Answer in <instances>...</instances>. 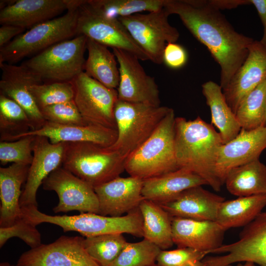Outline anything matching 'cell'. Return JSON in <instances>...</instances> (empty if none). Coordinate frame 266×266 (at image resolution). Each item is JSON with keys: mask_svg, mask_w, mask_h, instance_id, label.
Wrapping results in <instances>:
<instances>
[{"mask_svg": "<svg viewBox=\"0 0 266 266\" xmlns=\"http://www.w3.org/2000/svg\"><path fill=\"white\" fill-rule=\"evenodd\" d=\"M25 214L29 221L35 226L48 223L59 226L64 232H76L85 237L123 233L143 237V221L139 208L121 216L91 213L52 216L40 212L37 207L27 208Z\"/></svg>", "mask_w": 266, "mask_h": 266, "instance_id": "cell-4", "label": "cell"}, {"mask_svg": "<svg viewBox=\"0 0 266 266\" xmlns=\"http://www.w3.org/2000/svg\"><path fill=\"white\" fill-rule=\"evenodd\" d=\"M66 0H18L0 10V24L25 29L57 17L67 10Z\"/></svg>", "mask_w": 266, "mask_h": 266, "instance_id": "cell-24", "label": "cell"}, {"mask_svg": "<svg viewBox=\"0 0 266 266\" xmlns=\"http://www.w3.org/2000/svg\"><path fill=\"white\" fill-rule=\"evenodd\" d=\"M26 29L15 25L4 24L0 28V48L3 47L17 37Z\"/></svg>", "mask_w": 266, "mask_h": 266, "instance_id": "cell-43", "label": "cell"}, {"mask_svg": "<svg viewBox=\"0 0 266 266\" xmlns=\"http://www.w3.org/2000/svg\"><path fill=\"white\" fill-rule=\"evenodd\" d=\"M209 2L220 10L231 9L239 5L251 4L250 0H210Z\"/></svg>", "mask_w": 266, "mask_h": 266, "instance_id": "cell-45", "label": "cell"}, {"mask_svg": "<svg viewBox=\"0 0 266 266\" xmlns=\"http://www.w3.org/2000/svg\"><path fill=\"white\" fill-rule=\"evenodd\" d=\"M265 126H266V120H265Z\"/></svg>", "mask_w": 266, "mask_h": 266, "instance_id": "cell-50", "label": "cell"}, {"mask_svg": "<svg viewBox=\"0 0 266 266\" xmlns=\"http://www.w3.org/2000/svg\"><path fill=\"white\" fill-rule=\"evenodd\" d=\"M87 37L78 35L56 43L22 64L47 82H70L84 70Z\"/></svg>", "mask_w": 266, "mask_h": 266, "instance_id": "cell-8", "label": "cell"}, {"mask_svg": "<svg viewBox=\"0 0 266 266\" xmlns=\"http://www.w3.org/2000/svg\"><path fill=\"white\" fill-rule=\"evenodd\" d=\"M30 166L12 164L0 168V227H8L23 217L20 200Z\"/></svg>", "mask_w": 266, "mask_h": 266, "instance_id": "cell-25", "label": "cell"}, {"mask_svg": "<svg viewBox=\"0 0 266 266\" xmlns=\"http://www.w3.org/2000/svg\"><path fill=\"white\" fill-rule=\"evenodd\" d=\"M224 184L230 193L238 197L266 194V166L258 159L234 167Z\"/></svg>", "mask_w": 266, "mask_h": 266, "instance_id": "cell-28", "label": "cell"}, {"mask_svg": "<svg viewBox=\"0 0 266 266\" xmlns=\"http://www.w3.org/2000/svg\"><path fill=\"white\" fill-rule=\"evenodd\" d=\"M208 254L191 248L161 250L156 260L159 266H185L190 262L201 261Z\"/></svg>", "mask_w": 266, "mask_h": 266, "instance_id": "cell-41", "label": "cell"}, {"mask_svg": "<svg viewBox=\"0 0 266 266\" xmlns=\"http://www.w3.org/2000/svg\"><path fill=\"white\" fill-rule=\"evenodd\" d=\"M31 131L32 124L25 110L12 99L0 94V141L16 140Z\"/></svg>", "mask_w": 266, "mask_h": 266, "instance_id": "cell-32", "label": "cell"}, {"mask_svg": "<svg viewBox=\"0 0 266 266\" xmlns=\"http://www.w3.org/2000/svg\"><path fill=\"white\" fill-rule=\"evenodd\" d=\"M40 110L47 122L61 125L89 124L82 116L73 100L46 106Z\"/></svg>", "mask_w": 266, "mask_h": 266, "instance_id": "cell-39", "label": "cell"}, {"mask_svg": "<svg viewBox=\"0 0 266 266\" xmlns=\"http://www.w3.org/2000/svg\"><path fill=\"white\" fill-rule=\"evenodd\" d=\"M258 13L263 26V35L260 41L266 46V0H250Z\"/></svg>", "mask_w": 266, "mask_h": 266, "instance_id": "cell-44", "label": "cell"}, {"mask_svg": "<svg viewBox=\"0 0 266 266\" xmlns=\"http://www.w3.org/2000/svg\"><path fill=\"white\" fill-rule=\"evenodd\" d=\"M172 237L178 248L209 252L223 244L226 230L215 221L172 217Z\"/></svg>", "mask_w": 266, "mask_h": 266, "instance_id": "cell-21", "label": "cell"}, {"mask_svg": "<svg viewBox=\"0 0 266 266\" xmlns=\"http://www.w3.org/2000/svg\"><path fill=\"white\" fill-rule=\"evenodd\" d=\"M127 242L123 234H102L83 239L86 251L100 266H111Z\"/></svg>", "mask_w": 266, "mask_h": 266, "instance_id": "cell-34", "label": "cell"}, {"mask_svg": "<svg viewBox=\"0 0 266 266\" xmlns=\"http://www.w3.org/2000/svg\"><path fill=\"white\" fill-rule=\"evenodd\" d=\"M139 209L142 217L143 238L162 250L172 247V217L160 204L144 199Z\"/></svg>", "mask_w": 266, "mask_h": 266, "instance_id": "cell-31", "label": "cell"}, {"mask_svg": "<svg viewBox=\"0 0 266 266\" xmlns=\"http://www.w3.org/2000/svg\"><path fill=\"white\" fill-rule=\"evenodd\" d=\"M0 266H13L8 262H2L0 264Z\"/></svg>", "mask_w": 266, "mask_h": 266, "instance_id": "cell-48", "label": "cell"}, {"mask_svg": "<svg viewBox=\"0 0 266 266\" xmlns=\"http://www.w3.org/2000/svg\"><path fill=\"white\" fill-rule=\"evenodd\" d=\"M188 55L185 48L176 42L168 43L164 51L163 62L168 67L177 69L187 62Z\"/></svg>", "mask_w": 266, "mask_h": 266, "instance_id": "cell-42", "label": "cell"}, {"mask_svg": "<svg viewBox=\"0 0 266 266\" xmlns=\"http://www.w3.org/2000/svg\"><path fill=\"white\" fill-rule=\"evenodd\" d=\"M29 135L46 137L53 144L90 142L108 147L116 142L117 132L115 129L91 124L85 125H61L46 121L40 129L23 134L16 140Z\"/></svg>", "mask_w": 266, "mask_h": 266, "instance_id": "cell-22", "label": "cell"}, {"mask_svg": "<svg viewBox=\"0 0 266 266\" xmlns=\"http://www.w3.org/2000/svg\"><path fill=\"white\" fill-rule=\"evenodd\" d=\"M65 149V142L53 144L46 137L35 136L33 159L21 196V207H37V190L51 172L62 166Z\"/></svg>", "mask_w": 266, "mask_h": 266, "instance_id": "cell-16", "label": "cell"}, {"mask_svg": "<svg viewBox=\"0 0 266 266\" xmlns=\"http://www.w3.org/2000/svg\"><path fill=\"white\" fill-rule=\"evenodd\" d=\"M164 8L169 15H178L207 48L220 66V86L224 89L246 59L253 39L237 32L209 0H165Z\"/></svg>", "mask_w": 266, "mask_h": 266, "instance_id": "cell-1", "label": "cell"}, {"mask_svg": "<svg viewBox=\"0 0 266 266\" xmlns=\"http://www.w3.org/2000/svg\"><path fill=\"white\" fill-rule=\"evenodd\" d=\"M143 180L119 176L94 188L99 202V214L121 216L139 208L144 199Z\"/></svg>", "mask_w": 266, "mask_h": 266, "instance_id": "cell-19", "label": "cell"}, {"mask_svg": "<svg viewBox=\"0 0 266 266\" xmlns=\"http://www.w3.org/2000/svg\"><path fill=\"white\" fill-rule=\"evenodd\" d=\"M17 237L23 240L31 248L41 244V234L36 226L23 216L11 226L0 227V247L1 248L10 238Z\"/></svg>", "mask_w": 266, "mask_h": 266, "instance_id": "cell-40", "label": "cell"}, {"mask_svg": "<svg viewBox=\"0 0 266 266\" xmlns=\"http://www.w3.org/2000/svg\"><path fill=\"white\" fill-rule=\"evenodd\" d=\"M108 48L87 38L84 72L106 87L117 89L120 80L118 64L114 54Z\"/></svg>", "mask_w": 266, "mask_h": 266, "instance_id": "cell-30", "label": "cell"}, {"mask_svg": "<svg viewBox=\"0 0 266 266\" xmlns=\"http://www.w3.org/2000/svg\"><path fill=\"white\" fill-rule=\"evenodd\" d=\"M161 250L144 238L136 242H127L111 266H151L156 264Z\"/></svg>", "mask_w": 266, "mask_h": 266, "instance_id": "cell-36", "label": "cell"}, {"mask_svg": "<svg viewBox=\"0 0 266 266\" xmlns=\"http://www.w3.org/2000/svg\"><path fill=\"white\" fill-rule=\"evenodd\" d=\"M241 127L249 131L265 126L266 116V80L243 100L235 113Z\"/></svg>", "mask_w": 266, "mask_h": 266, "instance_id": "cell-33", "label": "cell"}, {"mask_svg": "<svg viewBox=\"0 0 266 266\" xmlns=\"http://www.w3.org/2000/svg\"><path fill=\"white\" fill-rule=\"evenodd\" d=\"M0 67V94L12 99L25 110L31 121L32 131L41 128L46 121L29 88L32 85L42 83L43 81L22 64L2 63Z\"/></svg>", "mask_w": 266, "mask_h": 266, "instance_id": "cell-17", "label": "cell"}, {"mask_svg": "<svg viewBox=\"0 0 266 266\" xmlns=\"http://www.w3.org/2000/svg\"><path fill=\"white\" fill-rule=\"evenodd\" d=\"M202 92L211 111V124L219 130L223 144L236 136L241 128L227 103L218 84L208 81L202 85Z\"/></svg>", "mask_w": 266, "mask_h": 266, "instance_id": "cell-27", "label": "cell"}, {"mask_svg": "<svg viewBox=\"0 0 266 266\" xmlns=\"http://www.w3.org/2000/svg\"><path fill=\"white\" fill-rule=\"evenodd\" d=\"M169 14L163 8L118 18L133 39L145 51L149 60L161 64L166 45L176 42L179 37L177 29L168 21Z\"/></svg>", "mask_w": 266, "mask_h": 266, "instance_id": "cell-10", "label": "cell"}, {"mask_svg": "<svg viewBox=\"0 0 266 266\" xmlns=\"http://www.w3.org/2000/svg\"><path fill=\"white\" fill-rule=\"evenodd\" d=\"M266 80V46L254 40L248 55L227 85L222 89L226 101L235 114L245 98Z\"/></svg>", "mask_w": 266, "mask_h": 266, "instance_id": "cell-18", "label": "cell"}, {"mask_svg": "<svg viewBox=\"0 0 266 266\" xmlns=\"http://www.w3.org/2000/svg\"><path fill=\"white\" fill-rule=\"evenodd\" d=\"M266 206V194L241 197L223 201L217 210L215 221L226 230L245 227Z\"/></svg>", "mask_w": 266, "mask_h": 266, "instance_id": "cell-29", "label": "cell"}, {"mask_svg": "<svg viewBox=\"0 0 266 266\" xmlns=\"http://www.w3.org/2000/svg\"><path fill=\"white\" fill-rule=\"evenodd\" d=\"M42 186L45 190L55 192L59 197L58 204L53 208L55 213L77 210L99 214V202L94 188L62 166L51 172Z\"/></svg>", "mask_w": 266, "mask_h": 266, "instance_id": "cell-13", "label": "cell"}, {"mask_svg": "<svg viewBox=\"0 0 266 266\" xmlns=\"http://www.w3.org/2000/svg\"><path fill=\"white\" fill-rule=\"evenodd\" d=\"M84 35L108 47L125 51L140 61L149 60L118 19H111L82 0L78 7L76 35Z\"/></svg>", "mask_w": 266, "mask_h": 266, "instance_id": "cell-9", "label": "cell"}, {"mask_svg": "<svg viewBox=\"0 0 266 266\" xmlns=\"http://www.w3.org/2000/svg\"><path fill=\"white\" fill-rule=\"evenodd\" d=\"M266 148V126L249 131L241 129L235 137L223 144L216 166L217 174L223 185L230 169L259 159Z\"/></svg>", "mask_w": 266, "mask_h": 266, "instance_id": "cell-20", "label": "cell"}, {"mask_svg": "<svg viewBox=\"0 0 266 266\" xmlns=\"http://www.w3.org/2000/svg\"><path fill=\"white\" fill-rule=\"evenodd\" d=\"M127 157L110 147L90 142H65L62 167L94 188L125 170Z\"/></svg>", "mask_w": 266, "mask_h": 266, "instance_id": "cell-5", "label": "cell"}, {"mask_svg": "<svg viewBox=\"0 0 266 266\" xmlns=\"http://www.w3.org/2000/svg\"><path fill=\"white\" fill-rule=\"evenodd\" d=\"M225 266H257V265L253 262H245L244 264L238 263L235 266H232L231 264Z\"/></svg>", "mask_w": 266, "mask_h": 266, "instance_id": "cell-46", "label": "cell"}, {"mask_svg": "<svg viewBox=\"0 0 266 266\" xmlns=\"http://www.w3.org/2000/svg\"><path fill=\"white\" fill-rule=\"evenodd\" d=\"M225 200L202 186H197L183 191L174 199L160 205L172 217L215 221L219 206Z\"/></svg>", "mask_w": 266, "mask_h": 266, "instance_id": "cell-23", "label": "cell"}, {"mask_svg": "<svg viewBox=\"0 0 266 266\" xmlns=\"http://www.w3.org/2000/svg\"><path fill=\"white\" fill-rule=\"evenodd\" d=\"M35 136L23 137L12 141H0V162L30 166L33 159V145Z\"/></svg>", "mask_w": 266, "mask_h": 266, "instance_id": "cell-38", "label": "cell"}, {"mask_svg": "<svg viewBox=\"0 0 266 266\" xmlns=\"http://www.w3.org/2000/svg\"><path fill=\"white\" fill-rule=\"evenodd\" d=\"M207 185L201 177L188 170L179 168L143 180L144 199L159 204L165 203L192 187Z\"/></svg>", "mask_w": 266, "mask_h": 266, "instance_id": "cell-26", "label": "cell"}, {"mask_svg": "<svg viewBox=\"0 0 266 266\" xmlns=\"http://www.w3.org/2000/svg\"><path fill=\"white\" fill-rule=\"evenodd\" d=\"M119 66L118 99L129 102L161 106L160 92L154 77L148 75L139 60L125 51L113 49Z\"/></svg>", "mask_w": 266, "mask_h": 266, "instance_id": "cell-15", "label": "cell"}, {"mask_svg": "<svg viewBox=\"0 0 266 266\" xmlns=\"http://www.w3.org/2000/svg\"><path fill=\"white\" fill-rule=\"evenodd\" d=\"M170 109L118 99L114 109L117 137L109 147L128 157L152 135Z\"/></svg>", "mask_w": 266, "mask_h": 266, "instance_id": "cell-7", "label": "cell"}, {"mask_svg": "<svg viewBox=\"0 0 266 266\" xmlns=\"http://www.w3.org/2000/svg\"><path fill=\"white\" fill-rule=\"evenodd\" d=\"M158 266V265L156 263V264H155L154 265H152V266Z\"/></svg>", "mask_w": 266, "mask_h": 266, "instance_id": "cell-49", "label": "cell"}, {"mask_svg": "<svg viewBox=\"0 0 266 266\" xmlns=\"http://www.w3.org/2000/svg\"><path fill=\"white\" fill-rule=\"evenodd\" d=\"M106 17L118 19L142 11L152 12L164 8L165 0H88Z\"/></svg>", "mask_w": 266, "mask_h": 266, "instance_id": "cell-35", "label": "cell"}, {"mask_svg": "<svg viewBox=\"0 0 266 266\" xmlns=\"http://www.w3.org/2000/svg\"><path fill=\"white\" fill-rule=\"evenodd\" d=\"M78 7L69 6L62 16L38 24L0 48V64H15L76 35Z\"/></svg>", "mask_w": 266, "mask_h": 266, "instance_id": "cell-6", "label": "cell"}, {"mask_svg": "<svg viewBox=\"0 0 266 266\" xmlns=\"http://www.w3.org/2000/svg\"><path fill=\"white\" fill-rule=\"evenodd\" d=\"M223 144L219 132L200 116L192 120L176 117L175 150L178 168L198 175L215 191L223 186L216 171Z\"/></svg>", "mask_w": 266, "mask_h": 266, "instance_id": "cell-2", "label": "cell"}, {"mask_svg": "<svg viewBox=\"0 0 266 266\" xmlns=\"http://www.w3.org/2000/svg\"><path fill=\"white\" fill-rule=\"evenodd\" d=\"M171 108L152 135L127 158L125 170L142 180L176 170L175 122Z\"/></svg>", "mask_w": 266, "mask_h": 266, "instance_id": "cell-3", "label": "cell"}, {"mask_svg": "<svg viewBox=\"0 0 266 266\" xmlns=\"http://www.w3.org/2000/svg\"><path fill=\"white\" fill-rule=\"evenodd\" d=\"M185 266H203L201 261H197L190 262L188 263Z\"/></svg>", "mask_w": 266, "mask_h": 266, "instance_id": "cell-47", "label": "cell"}, {"mask_svg": "<svg viewBox=\"0 0 266 266\" xmlns=\"http://www.w3.org/2000/svg\"><path fill=\"white\" fill-rule=\"evenodd\" d=\"M209 253L227 254L204 258L201 261L203 266H225L245 262L266 266V211L244 227L236 241L223 244Z\"/></svg>", "mask_w": 266, "mask_h": 266, "instance_id": "cell-12", "label": "cell"}, {"mask_svg": "<svg viewBox=\"0 0 266 266\" xmlns=\"http://www.w3.org/2000/svg\"><path fill=\"white\" fill-rule=\"evenodd\" d=\"M83 237L63 235L24 252L16 266H100L87 252Z\"/></svg>", "mask_w": 266, "mask_h": 266, "instance_id": "cell-14", "label": "cell"}, {"mask_svg": "<svg viewBox=\"0 0 266 266\" xmlns=\"http://www.w3.org/2000/svg\"><path fill=\"white\" fill-rule=\"evenodd\" d=\"M29 89L40 110L46 106L73 100L74 90L70 82L35 84L32 85Z\"/></svg>", "mask_w": 266, "mask_h": 266, "instance_id": "cell-37", "label": "cell"}, {"mask_svg": "<svg viewBox=\"0 0 266 266\" xmlns=\"http://www.w3.org/2000/svg\"><path fill=\"white\" fill-rule=\"evenodd\" d=\"M70 82L74 90L73 100L84 119L89 124L116 130L117 89L106 87L84 71Z\"/></svg>", "mask_w": 266, "mask_h": 266, "instance_id": "cell-11", "label": "cell"}]
</instances>
